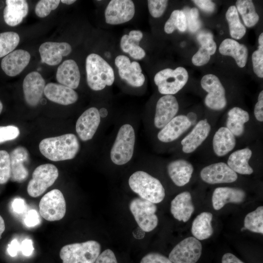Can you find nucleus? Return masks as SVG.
Instances as JSON below:
<instances>
[{"label": "nucleus", "instance_id": "32", "mask_svg": "<svg viewBox=\"0 0 263 263\" xmlns=\"http://www.w3.org/2000/svg\"><path fill=\"white\" fill-rule=\"evenodd\" d=\"M252 155V150L248 148L237 150L230 155L227 165L236 173L251 174L253 172V169L249 165L248 161Z\"/></svg>", "mask_w": 263, "mask_h": 263}, {"label": "nucleus", "instance_id": "34", "mask_svg": "<svg viewBox=\"0 0 263 263\" xmlns=\"http://www.w3.org/2000/svg\"><path fill=\"white\" fill-rule=\"evenodd\" d=\"M249 120V115L247 111L239 107H233L227 113L226 128L235 136H240L244 132V124Z\"/></svg>", "mask_w": 263, "mask_h": 263}, {"label": "nucleus", "instance_id": "42", "mask_svg": "<svg viewBox=\"0 0 263 263\" xmlns=\"http://www.w3.org/2000/svg\"><path fill=\"white\" fill-rule=\"evenodd\" d=\"M10 176V155L6 151L0 150V184L6 183Z\"/></svg>", "mask_w": 263, "mask_h": 263}, {"label": "nucleus", "instance_id": "13", "mask_svg": "<svg viewBox=\"0 0 263 263\" xmlns=\"http://www.w3.org/2000/svg\"><path fill=\"white\" fill-rule=\"evenodd\" d=\"M114 63L117 67L120 77L133 87L142 86L145 80L140 64L135 61L131 62L124 55L116 57Z\"/></svg>", "mask_w": 263, "mask_h": 263}, {"label": "nucleus", "instance_id": "55", "mask_svg": "<svg viewBox=\"0 0 263 263\" xmlns=\"http://www.w3.org/2000/svg\"><path fill=\"white\" fill-rule=\"evenodd\" d=\"M222 263H244L236 256L230 253H225L222 259Z\"/></svg>", "mask_w": 263, "mask_h": 263}, {"label": "nucleus", "instance_id": "2", "mask_svg": "<svg viewBox=\"0 0 263 263\" xmlns=\"http://www.w3.org/2000/svg\"><path fill=\"white\" fill-rule=\"evenodd\" d=\"M86 71L87 84L94 91H101L106 86L112 85L114 82L113 69L98 54L92 53L87 56Z\"/></svg>", "mask_w": 263, "mask_h": 263}, {"label": "nucleus", "instance_id": "23", "mask_svg": "<svg viewBox=\"0 0 263 263\" xmlns=\"http://www.w3.org/2000/svg\"><path fill=\"white\" fill-rule=\"evenodd\" d=\"M44 94L50 101L63 105L73 104L78 97L74 89L55 83H48L45 87Z\"/></svg>", "mask_w": 263, "mask_h": 263}, {"label": "nucleus", "instance_id": "6", "mask_svg": "<svg viewBox=\"0 0 263 263\" xmlns=\"http://www.w3.org/2000/svg\"><path fill=\"white\" fill-rule=\"evenodd\" d=\"M188 78L187 70L184 67H178L174 70L166 68L159 71L154 77V81L160 94L173 95L184 87Z\"/></svg>", "mask_w": 263, "mask_h": 263}, {"label": "nucleus", "instance_id": "17", "mask_svg": "<svg viewBox=\"0 0 263 263\" xmlns=\"http://www.w3.org/2000/svg\"><path fill=\"white\" fill-rule=\"evenodd\" d=\"M179 110L178 102L172 95H165L157 102L154 124L158 129L163 128L176 115Z\"/></svg>", "mask_w": 263, "mask_h": 263}, {"label": "nucleus", "instance_id": "7", "mask_svg": "<svg viewBox=\"0 0 263 263\" xmlns=\"http://www.w3.org/2000/svg\"><path fill=\"white\" fill-rule=\"evenodd\" d=\"M130 209L139 227L145 232L153 230L157 225L158 219L155 212V204L140 197L133 199Z\"/></svg>", "mask_w": 263, "mask_h": 263}, {"label": "nucleus", "instance_id": "56", "mask_svg": "<svg viewBox=\"0 0 263 263\" xmlns=\"http://www.w3.org/2000/svg\"><path fill=\"white\" fill-rule=\"evenodd\" d=\"M187 116L191 123V125L194 124L195 123L197 119V115L195 113L190 112L188 113Z\"/></svg>", "mask_w": 263, "mask_h": 263}, {"label": "nucleus", "instance_id": "11", "mask_svg": "<svg viewBox=\"0 0 263 263\" xmlns=\"http://www.w3.org/2000/svg\"><path fill=\"white\" fill-rule=\"evenodd\" d=\"M201 242L193 237L185 238L172 249L169 259L172 263H196L202 254Z\"/></svg>", "mask_w": 263, "mask_h": 263}, {"label": "nucleus", "instance_id": "58", "mask_svg": "<svg viewBox=\"0 0 263 263\" xmlns=\"http://www.w3.org/2000/svg\"><path fill=\"white\" fill-rule=\"evenodd\" d=\"M99 113L100 117H105L108 115V112L106 109L102 108L99 111Z\"/></svg>", "mask_w": 263, "mask_h": 263}, {"label": "nucleus", "instance_id": "48", "mask_svg": "<svg viewBox=\"0 0 263 263\" xmlns=\"http://www.w3.org/2000/svg\"><path fill=\"white\" fill-rule=\"evenodd\" d=\"M94 263H117V261L113 251L107 249L99 254Z\"/></svg>", "mask_w": 263, "mask_h": 263}, {"label": "nucleus", "instance_id": "20", "mask_svg": "<svg viewBox=\"0 0 263 263\" xmlns=\"http://www.w3.org/2000/svg\"><path fill=\"white\" fill-rule=\"evenodd\" d=\"M30 57V54L27 51L16 50L2 58L1 62V69L7 75L16 76L27 66Z\"/></svg>", "mask_w": 263, "mask_h": 263}, {"label": "nucleus", "instance_id": "28", "mask_svg": "<svg viewBox=\"0 0 263 263\" xmlns=\"http://www.w3.org/2000/svg\"><path fill=\"white\" fill-rule=\"evenodd\" d=\"M5 3L3 11L5 23L10 26L18 25L28 13V3L25 0H6Z\"/></svg>", "mask_w": 263, "mask_h": 263}, {"label": "nucleus", "instance_id": "8", "mask_svg": "<svg viewBox=\"0 0 263 263\" xmlns=\"http://www.w3.org/2000/svg\"><path fill=\"white\" fill-rule=\"evenodd\" d=\"M58 176L57 168L52 164H45L37 167L32 174V178L28 183L27 190L32 197L42 194L54 184Z\"/></svg>", "mask_w": 263, "mask_h": 263}, {"label": "nucleus", "instance_id": "57", "mask_svg": "<svg viewBox=\"0 0 263 263\" xmlns=\"http://www.w3.org/2000/svg\"><path fill=\"white\" fill-rule=\"evenodd\" d=\"M5 228V223L3 218L0 215V239Z\"/></svg>", "mask_w": 263, "mask_h": 263}, {"label": "nucleus", "instance_id": "26", "mask_svg": "<svg viewBox=\"0 0 263 263\" xmlns=\"http://www.w3.org/2000/svg\"><path fill=\"white\" fill-rule=\"evenodd\" d=\"M194 211L191 196L188 191L178 194L171 202L170 212L174 218L179 221L187 222Z\"/></svg>", "mask_w": 263, "mask_h": 263}, {"label": "nucleus", "instance_id": "52", "mask_svg": "<svg viewBox=\"0 0 263 263\" xmlns=\"http://www.w3.org/2000/svg\"><path fill=\"white\" fill-rule=\"evenodd\" d=\"M20 250L24 256L31 255L34 250L32 241L30 239L24 240L21 243Z\"/></svg>", "mask_w": 263, "mask_h": 263}, {"label": "nucleus", "instance_id": "33", "mask_svg": "<svg viewBox=\"0 0 263 263\" xmlns=\"http://www.w3.org/2000/svg\"><path fill=\"white\" fill-rule=\"evenodd\" d=\"M198 42L201 47L192 56L191 61L195 66H201L209 61L210 56L216 52L217 45L213 39V35L211 34L202 36Z\"/></svg>", "mask_w": 263, "mask_h": 263}, {"label": "nucleus", "instance_id": "21", "mask_svg": "<svg viewBox=\"0 0 263 263\" xmlns=\"http://www.w3.org/2000/svg\"><path fill=\"white\" fill-rule=\"evenodd\" d=\"M191 125L186 115L175 116L161 129L158 133L157 138L162 142H172L179 138Z\"/></svg>", "mask_w": 263, "mask_h": 263}, {"label": "nucleus", "instance_id": "41", "mask_svg": "<svg viewBox=\"0 0 263 263\" xmlns=\"http://www.w3.org/2000/svg\"><path fill=\"white\" fill-rule=\"evenodd\" d=\"M258 49L252 55L253 70L257 76L263 77V33L258 38Z\"/></svg>", "mask_w": 263, "mask_h": 263}, {"label": "nucleus", "instance_id": "22", "mask_svg": "<svg viewBox=\"0 0 263 263\" xmlns=\"http://www.w3.org/2000/svg\"><path fill=\"white\" fill-rule=\"evenodd\" d=\"M11 166L10 179L13 182H22L28 177L29 172L24 165L29 159L26 148L19 146L14 149L9 154Z\"/></svg>", "mask_w": 263, "mask_h": 263}, {"label": "nucleus", "instance_id": "15", "mask_svg": "<svg viewBox=\"0 0 263 263\" xmlns=\"http://www.w3.org/2000/svg\"><path fill=\"white\" fill-rule=\"evenodd\" d=\"M100 117L99 110L95 107L88 109L79 117L75 130L82 141H86L93 137L100 124Z\"/></svg>", "mask_w": 263, "mask_h": 263}, {"label": "nucleus", "instance_id": "43", "mask_svg": "<svg viewBox=\"0 0 263 263\" xmlns=\"http://www.w3.org/2000/svg\"><path fill=\"white\" fill-rule=\"evenodd\" d=\"M59 0H41L39 1L35 7L37 16L44 18L49 15L51 11L55 10L60 3Z\"/></svg>", "mask_w": 263, "mask_h": 263}, {"label": "nucleus", "instance_id": "36", "mask_svg": "<svg viewBox=\"0 0 263 263\" xmlns=\"http://www.w3.org/2000/svg\"><path fill=\"white\" fill-rule=\"evenodd\" d=\"M236 9L241 15L245 25L252 27L258 22L259 16L251 0H238L236 2Z\"/></svg>", "mask_w": 263, "mask_h": 263}, {"label": "nucleus", "instance_id": "51", "mask_svg": "<svg viewBox=\"0 0 263 263\" xmlns=\"http://www.w3.org/2000/svg\"><path fill=\"white\" fill-rule=\"evenodd\" d=\"M192 1L201 10L207 12L212 13L215 10V4L209 0H194Z\"/></svg>", "mask_w": 263, "mask_h": 263}, {"label": "nucleus", "instance_id": "18", "mask_svg": "<svg viewBox=\"0 0 263 263\" xmlns=\"http://www.w3.org/2000/svg\"><path fill=\"white\" fill-rule=\"evenodd\" d=\"M71 52V46L65 42H45L39 48L42 62L50 66L60 63L63 56L69 55Z\"/></svg>", "mask_w": 263, "mask_h": 263}, {"label": "nucleus", "instance_id": "54", "mask_svg": "<svg viewBox=\"0 0 263 263\" xmlns=\"http://www.w3.org/2000/svg\"><path fill=\"white\" fill-rule=\"evenodd\" d=\"M19 250V244L16 239L13 240L11 243L8 244L7 252L9 255L11 257H13L16 256Z\"/></svg>", "mask_w": 263, "mask_h": 263}, {"label": "nucleus", "instance_id": "24", "mask_svg": "<svg viewBox=\"0 0 263 263\" xmlns=\"http://www.w3.org/2000/svg\"><path fill=\"white\" fill-rule=\"evenodd\" d=\"M56 79L60 84L76 89L79 84L80 74L76 62L73 59L63 61L57 68Z\"/></svg>", "mask_w": 263, "mask_h": 263}, {"label": "nucleus", "instance_id": "3", "mask_svg": "<svg viewBox=\"0 0 263 263\" xmlns=\"http://www.w3.org/2000/svg\"><path fill=\"white\" fill-rule=\"evenodd\" d=\"M131 189L142 199L154 204L162 202L165 189L159 180L143 171H137L129 179Z\"/></svg>", "mask_w": 263, "mask_h": 263}, {"label": "nucleus", "instance_id": "29", "mask_svg": "<svg viewBox=\"0 0 263 263\" xmlns=\"http://www.w3.org/2000/svg\"><path fill=\"white\" fill-rule=\"evenodd\" d=\"M143 37V34L141 31H131L128 35L125 34L122 37L120 42L121 49L135 59H143L146 56V52L139 46V42Z\"/></svg>", "mask_w": 263, "mask_h": 263}, {"label": "nucleus", "instance_id": "27", "mask_svg": "<svg viewBox=\"0 0 263 263\" xmlns=\"http://www.w3.org/2000/svg\"><path fill=\"white\" fill-rule=\"evenodd\" d=\"M167 170L173 182L178 187H182L189 182L194 168L188 161L177 159L168 164Z\"/></svg>", "mask_w": 263, "mask_h": 263}, {"label": "nucleus", "instance_id": "25", "mask_svg": "<svg viewBox=\"0 0 263 263\" xmlns=\"http://www.w3.org/2000/svg\"><path fill=\"white\" fill-rule=\"evenodd\" d=\"M245 192L239 188L219 187L215 189L212 197L214 209L219 210L227 203L239 204L245 198Z\"/></svg>", "mask_w": 263, "mask_h": 263}, {"label": "nucleus", "instance_id": "44", "mask_svg": "<svg viewBox=\"0 0 263 263\" xmlns=\"http://www.w3.org/2000/svg\"><path fill=\"white\" fill-rule=\"evenodd\" d=\"M147 2L149 12L155 18L163 15L168 4L167 0H148Z\"/></svg>", "mask_w": 263, "mask_h": 263}, {"label": "nucleus", "instance_id": "60", "mask_svg": "<svg viewBox=\"0 0 263 263\" xmlns=\"http://www.w3.org/2000/svg\"><path fill=\"white\" fill-rule=\"evenodd\" d=\"M2 108H3V105L1 102L0 101V114L2 112Z\"/></svg>", "mask_w": 263, "mask_h": 263}, {"label": "nucleus", "instance_id": "38", "mask_svg": "<svg viewBox=\"0 0 263 263\" xmlns=\"http://www.w3.org/2000/svg\"><path fill=\"white\" fill-rule=\"evenodd\" d=\"M187 28V20L183 10H175L171 13L164 26V31L168 34L172 33L176 29L185 32Z\"/></svg>", "mask_w": 263, "mask_h": 263}, {"label": "nucleus", "instance_id": "35", "mask_svg": "<svg viewBox=\"0 0 263 263\" xmlns=\"http://www.w3.org/2000/svg\"><path fill=\"white\" fill-rule=\"evenodd\" d=\"M212 217L211 213L204 212L195 218L191 226V232L194 238L198 240H203L209 238L212 235Z\"/></svg>", "mask_w": 263, "mask_h": 263}, {"label": "nucleus", "instance_id": "47", "mask_svg": "<svg viewBox=\"0 0 263 263\" xmlns=\"http://www.w3.org/2000/svg\"><path fill=\"white\" fill-rule=\"evenodd\" d=\"M140 263H172L166 256L158 253H150L144 256Z\"/></svg>", "mask_w": 263, "mask_h": 263}, {"label": "nucleus", "instance_id": "14", "mask_svg": "<svg viewBox=\"0 0 263 263\" xmlns=\"http://www.w3.org/2000/svg\"><path fill=\"white\" fill-rule=\"evenodd\" d=\"M200 176L202 180L209 184L232 183L238 178L237 173L224 162L204 167L200 172Z\"/></svg>", "mask_w": 263, "mask_h": 263}, {"label": "nucleus", "instance_id": "53", "mask_svg": "<svg viewBox=\"0 0 263 263\" xmlns=\"http://www.w3.org/2000/svg\"><path fill=\"white\" fill-rule=\"evenodd\" d=\"M12 207L15 212L21 214L26 209V204L24 200L20 198L14 199L12 203Z\"/></svg>", "mask_w": 263, "mask_h": 263}, {"label": "nucleus", "instance_id": "9", "mask_svg": "<svg viewBox=\"0 0 263 263\" xmlns=\"http://www.w3.org/2000/svg\"><path fill=\"white\" fill-rule=\"evenodd\" d=\"M39 208L41 216L47 221L62 219L65 215L66 206L61 191L54 189L45 194L40 201Z\"/></svg>", "mask_w": 263, "mask_h": 263}, {"label": "nucleus", "instance_id": "1", "mask_svg": "<svg viewBox=\"0 0 263 263\" xmlns=\"http://www.w3.org/2000/svg\"><path fill=\"white\" fill-rule=\"evenodd\" d=\"M79 148L77 138L72 133L43 139L39 145L41 154L53 161L73 159L78 152Z\"/></svg>", "mask_w": 263, "mask_h": 263}, {"label": "nucleus", "instance_id": "10", "mask_svg": "<svg viewBox=\"0 0 263 263\" xmlns=\"http://www.w3.org/2000/svg\"><path fill=\"white\" fill-rule=\"evenodd\" d=\"M201 85L207 94L205 99L206 105L209 109L219 111L226 105L225 91L218 77L212 74L205 75L201 79Z\"/></svg>", "mask_w": 263, "mask_h": 263}, {"label": "nucleus", "instance_id": "45", "mask_svg": "<svg viewBox=\"0 0 263 263\" xmlns=\"http://www.w3.org/2000/svg\"><path fill=\"white\" fill-rule=\"evenodd\" d=\"M184 12L187 20V26L192 32L197 31L201 27V22L199 19V13L196 8H192L188 12L185 10Z\"/></svg>", "mask_w": 263, "mask_h": 263}, {"label": "nucleus", "instance_id": "16", "mask_svg": "<svg viewBox=\"0 0 263 263\" xmlns=\"http://www.w3.org/2000/svg\"><path fill=\"white\" fill-rule=\"evenodd\" d=\"M22 87L26 102L31 106H37L45 87V81L41 75L37 72L29 73L23 80Z\"/></svg>", "mask_w": 263, "mask_h": 263}, {"label": "nucleus", "instance_id": "46", "mask_svg": "<svg viewBox=\"0 0 263 263\" xmlns=\"http://www.w3.org/2000/svg\"><path fill=\"white\" fill-rule=\"evenodd\" d=\"M19 133V128L15 126H0V144L16 139Z\"/></svg>", "mask_w": 263, "mask_h": 263}, {"label": "nucleus", "instance_id": "59", "mask_svg": "<svg viewBox=\"0 0 263 263\" xmlns=\"http://www.w3.org/2000/svg\"><path fill=\"white\" fill-rule=\"evenodd\" d=\"M62 3H65L67 5H70L74 3L76 1L75 0H61L60 1Z\"/></svg>", "mask_w": 263, "mask_h": 263}, {"label": "nucleus", "instance_id": "4", "mask_svg": "<svg viewBox=\"0 0 263 263\" xmlns=\"http://www.w3.org/2000/svg\"><path fill=\"white\" fill-rule=\"evenodd\" d=\"M100 251L99 243L90 240L64 245L59 256L63 263H94Z\"/></svg>", "mask_w": 263, "mask_h": 263}, {"label": "nucleus", "instance_id": "37", "mask_svg": "<svg viewBox=\"0 0 263 263\" xmlns=\"http://www.w3.org/2000/svg\"><path fill=\"white\" fill-rule=\"evenodd\" d=\"M225 18L228 23L231 37L237 39L242 38L246 33V28L241 22L235 6L231 5L228 8Z\"/></svg>", "mask_w": 263, "mask_h": 263}, {"label": "nucleus", "instance_id": "30", "mask_svg": "<svg viewBox=\"0 0 263 263\" xmlns=\"http://www.w3.org/2000/svg\"><path fill=\"white\" fill-rule=\"evenodd\" d=\"M219 51L224 56H232L239 67L243 68L246 65L248 49L245 45L233 39L226 38L220 44Z\"/></svg>", "mask_w": 263, "mask_h": 263}, {"label": "nucleus", "instance_id": "5", "mask_svg": "<svg viewBox=\"0 0 263 263\" xmlns=\"http://www.w3.org/2000/svg\"><path fill=\"white\" fill-rule=\"evenodd\" d=\"M135 136L130 124L122 125L117 132L110 152L111 159L117 165H123L132 159L134 148Z\"/></svg>", "mask_w": 263, "mask_h": 263}, {"label": "nucleus", "instance_id": "19", "mask_svg": "<svg viewBox=\"0 0 263 263\" xmlns=\"http://www.w3.org/2000/svg\"><path fill=\"white\" fill-rule=\"evenodd\" d=\"M210 130V125L207 119L200 120L181 141L183 151L186 153L194 151L206 139Z\"/></svg>", "mask_w": 263, "mask_h": 263}, {"label": "nucleus", "instance_id": "31", "mask_svg": "<svg viewBox=\"0 0 263 263\" xmlns=\"http://www.w3.org/2000/svg\"><path fill=\"white\" fill-rule=\"evenodd\" d=\"M235 136L225 127L220 128L215 133L212 141L214 153L218 156H223L235 147Z\"/></svg>", "mask_w": 263, "mask_h": 263}, {"label": "nucleus", "instance_id": "49", "mask_svg": "<svg viewBox=\"0 0 263 263\" xmlns=\"http://www.w3.org/2000/svg\"><path fill=\"white\" fill-rule=\"evenodd\" d=\"M26 225L32 227L38 225L40 223V219L37 211L31 209L26 214L24 219Z\"/></svg>", "mask_w": 263, "mask_h": 263}, {"label": "nucleus", "instance_id": "39", "mask_svg": "<svg viewBox=\"0 0 263 263\" xmlns=\"http://www.w3.org/2000/svg\"><path fill=\"white\" fill-rule=\"evenodd\" d=\"M244 227L252 232L263 233V207L260 206L244 218Z\"/></svg>", "mask_w": 263, "mask_h": 263}, {"label": "nucleus", "instance_id": "12", "mask_svg": "<svg viewBox=\"0 0 263 263\" xmlns=\"http://www.w3.org/2000/svg\"><path fill=\"white\" fill-rule=\"evenodd\" d=\"M135 14V6L131 0H112L104 12L105 21L118 25L129 21Z\"/></svg>", "mask_w": 263, "mask_h": 263}, {"label": "nucleus", "instance_id": "50", "mask_svg": "<svg viewBox=\"0 0 263 263\" xmlns=\"http://www.w3.org/2000/svg\"><path fill=\"white\" fill-rule=\"evenodd\" d=\"M254 113L256 119L260 121H263V91L260 92L258 102L256 103L254 110Z\"/></svg>", "mask_w": 263, "mask_h": 263}, {"label": "nucleus", "instance_id": "40", "mask_svg": "<svg viewBox=\"0 0 263 263\" xmlns=\"http://www.w3.org/2000/svg\"><path fill=\"white\" fill-rule=\"evenodd\" d=\"M19 34L14 32L0 33V57L13 51L19 42Z\"/></svg>", "mask_w": 263, "mask_h": 263}]
</instances>
